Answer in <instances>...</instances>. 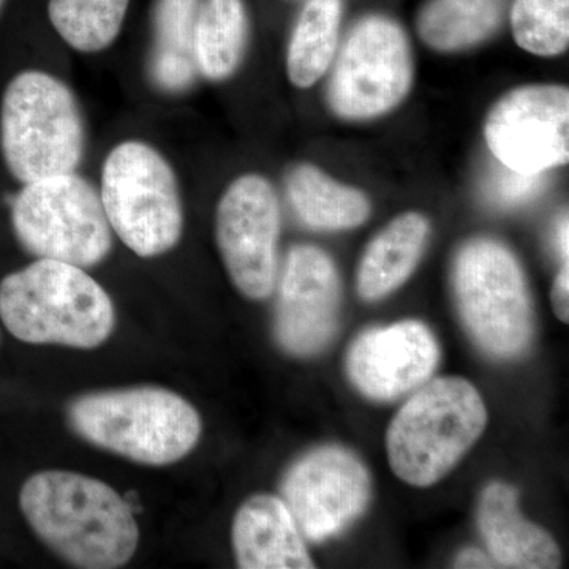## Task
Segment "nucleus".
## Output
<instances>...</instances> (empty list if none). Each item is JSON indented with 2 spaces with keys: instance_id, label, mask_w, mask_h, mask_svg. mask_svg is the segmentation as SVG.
<instances>
[{
  "instance_id": "0eeeda50",
  "label": "nucleus",
  "mask_w": 569,
  "mask_h": 569,
  "mask_svg": "<svg viewBox=\"0 0 569 569\" xmlns=\"http://www.w3.org/2000/svg\"><path fill=\"white\" fill-rule=\"evenodd\" d=\"M100 198L111 230L138 257H160L181 241L178 179L152 146L141 141L116 146L103 164Z\"/></svg>"
},
{
  "instance_id": "f3484780",
  "label": "nucleus",
  "mask_w": 569,
  "mask_h": 569,
  "mask_svg": "<svg viewBox=\"0 0 569 569\" xmlns=\"http://www.w3.org/2000/svg\"><path fill=\"white\" fill-rule=\"evenodd\" d=\"M429 222L422 213L396 217L367 246L358 268V293L365 301H378L410 279L425 253Z\"/></svg>"
},
{
  "instance_id": "b1692460",
  "label": "nucleus",
  "mask_w": 569,
  "mask_h": 569,
  "mask_svg": "<svg viewBox=\"0 0 569 569\" xmlns=\"http://www.w3.org/2000/svg\"><path fill=\"white\" fill-rule=\"evenodd\" d=\"M511 28L522 50L541 58L563 54L569 47V0H515Z\"/></svg>"
},
{
  "instance_id": "f257e3e1",
  "label": "nucleus",
  "mask_w": 569,
  "mask_h": 569,
  "mask_svg": "<svg viewBox=\"0 0 569 569\" xmlns=\"http://www.w3.org/2000/svg\"><path fill=\"white\" fill-rule=\"evenodd\" d=\"M20 505L37 537L73 567L121 568L137 552L140 529L133 509L100 479L40 471L22 486Z\"/></svg>"
},
{
  "instance_id": "7ed1b4c3",
  "label": "nucleus",
  "mask_w": 569,
  "mask_h": 569,
  "mask_svg": "<svg viewBox=\"0 0 569 569\" xmlns=\"http://www.w3.org/2000/svg\"><path fill=\"white\" fill-rule=\"evenodd\" d=\"M67 415L82 440L142 466H170L186 458L203 430L189 400L156 387L89 392L77 397Z\"/></svg>"
},
{
  "instance_id": "c85d7f7f",
  "label": "nucleus",
  "mask_w": 569,
  "mask_h": 569,
  "mask_svg": "<svg viewBox=\"0 0 569 569\" xmlns=\"http://www.w3.org/2000/svg\"><path fill=\"white\" fill-rule=\"evenodd\" d=\"M3 0H0V6H2Z\"/></svg>"
},
{
  "instance_id": "9b49d317",
  "label": "nucleus",
  "mask_w": 569,
  "mask_h": 569,
  "mask_svg": "<svg viewBox=\"0 0 569 569\" xmlns=\"http://www.w3.org/2000/svg\"><path fill=\"white\" fill-rule=\"evenodd\" d=\"M485 138L498 163L546 173L569 160V89L529 84L505 93L488 112Z\"/></svg>"
},
{
  "instance_id": "423d86ee",
  "label": "nucleus",
  "mask_w": 569,
  "mask_h": 569,
  "mask_svg": "<svg viewBox=\"0 0 569 569\" xmlns=\"http://www.w3.org/2000/svg\"><path fill=\"white\" fill-rule=\"evenodd\" d=\"M452 290L463 326L486 353L512 359L526 353L535 332L529 284L516 254L490 238L460 247Z\"/></svg>"
},
{
  "instance_id": "20e7f679",
  "label": "nucleus",
  "mask_w": 569,
  "mask_h": 569,
  "mask_svg": "<svg viewBox=\"0 0 569 569\" xmlns=\"http://www.w3.org/2000/svg\"><path fill=\"white\" fill-rule=\"evenodd\" d=\"M488 426L478 389L459 377L429 381L403 403L389 425V466L415 488L447 477Z\"/></svg>"
},
{
  "instance_id": "aec40b11",
  "label": "nucleus",
  "mask_w": 569,
  "mask_h": 569,
  "mask_svg": "<svg viewBox=\"0 0 569 569\" xmlns=\"http://www.w3.org/2000/svg\"><path fill=\"white\" fill-rule=\"evenodd\" d=\"M507 0H429L418 33L437 51H459L490 39L503 24Z\"/></svg>"
},
{
  "instance_id": "6e6552de",
  "label": "nucleus",
  "mask_w": 569,
  "mask_h": 569,
  "mask_svg": "<svg viewBox=\"0 0 569 569\" xmlns=\"http://www.w3.org/2000/svg\"><path fill=\"white\" fill-rule=\"evenodd\" d=\"M11 223L21 246L43 260L84 269L111 252L102 198L77 173L24 183L11 204Z\"/></svg>"
},
{
  "instance_id": "f8f14e48",
  "label": "nucleus",
  "mask_w": 569,
  "mask_h": 569,
  "mask_svg": "<svg viewBox=\"0 0 569 569\" xmlns=\"http://www.w3.org/2000/svg\"><path fill=\"white\" fill-rule=\"evenodd\" d=\"M280 493L302 537L320 542L342 533L365 515L372 481L353 452L325 447L287 471Z\"/></svg>"
},
{
  "instance_id": "bb28decb",
  "label": "nucleus",
  "mask_w": 569,
  "mask_h": 569,
  "mask_svg": "<svg viewBox=\"0 0 569 569\" xmlns=\"http://www.w3.org/2000/svg\"><path fill=\"white\" fill-rule=\"evenodd\" d=\"M455 568H497V563L492 557L482 552V550L470 548L460 550L455 560Z\"/></svg>"
},
{
  "instance_id": "a878e982",
  "label": "nucleus",
  "mask_w": 569,
  "mask_h": 569,
  "mask_svg": "<svg viewBox=\"0 0 569 569\" xmlns=\"http://www.w3.org/2000/svg\"><path fill=\"white\" fill-rule=\"evenodd\" d=\"M550 301H552L553 312L563 323L569 321V264L565 263L560 269L556 280H553L552 291H550Z\"/></svg>"
},
{
  "instance_id": "39448f33",
  "label": "nucleus",
  "mask_w": 569,
  "mask_h": 569,
  "mask_svg": "<svg viewBox=\"0 0 569 569\" xmlns=\"http://www.w3.org/2000/svg\"><path fill=\"white\" fill-rule=\"evenodd\" d=\"M0 149L22 183L74 173L84 152V126L70 89L44 71L17 74L0 104Z\"/></svg>"
},
{
  "instance_id": "412c9836",
  "label": "nucleus",
  "mask_w": 569,
  "mask_h": 569,
  "mask_svg": "<svg viewBox=\"0 0 569 569\" xmlns=\"http://www.w3.org/2000/svg\"><path fill=\"white\" fill-rule=\"evenodd\" d=\"M249 33L242 0H204L194 22L198 71L211 81H223L238 70Z\"/></svg>"
},
{
  "instance_id": "2eb2a0df",
  "label": "nucleus",
  "mask_w": 569,
  "mask_h": 569,
  "mask_svg": "<svg viewBox=\"0 0 569 569\" xmlns=\"http://www.w3.org/2000/svg\"><path fill=\"white\" fill-rule=\"evenodd\" d=\"M478 527L497 567L556 569L561 567L559 545L548 531L529 522L519 511L518 490L493 481L478 501Z\"/></svg>"
},
{
  "instance_id": "393cba45",
  "label": "nucleus",
  "mask_w": 569,
  "mask_h": 569,
  "mask_svg": "<svg viewBox=\"0 0 569 569\" xmlns=\"http://www.w3.org/2000/svg\"><path fill=\"white\" fill-rule=\"evenodd\" d=\"M545 186V173H520L498 163L486 183V194L490 203L512 208L529 203L542 192Z\"/></svg>"
},
{
  "instance_id": "4468645a",
  "label": "nucleus",
  "mask_w": 569,
  "mask_h": 569,
  "mask_svg": "<svg viewBox=\"0 0 569 569\" xmlns=\"http://www.w3.org/2000/svg\"><path fill=\"white\" fill-rule=\"evenodd\" d=\"M438 359L440 348L430 329L407 320L362 332L348 350L347 372L369 399L392 400L429 380Z\"/></svg>"
},
{
  "instance_id": "cd10ccee",
  "label": "nucleus",
  "mask_w": 569,
  "mask_h": 569,
  "mask_svg": "<svg viewBox=\"0 0 569 569\" xmlns=\"http://www.w3.org/2000/svg\"><path fill=\"white\" fill-rule=\"evenodd\" d=\"M569 223H568V216L565 213L563 219H561V222L559 224V233H557V242H559V249L561 257L565 258V261H568V254H569Z\"/></svg>"
},
{
  "instance_id": "4be33fe9",
  "label": "nucleus",
  "mask_w": 569,
  "mask_h": 569,
  "mask_svg": "<svg viewBox=\"0 0 569 569\" xmlns=\"http://www.w3.org/2000/svg\"><path fill=\"white\" fill-rule=\"evenodd\" d=\"M342 0H307L288 44V78L296 88L316 84L335 61Z\"/></svg>"
},
{
  "instance_id": "ddd939ff",
  "label": "nucleus",
  "mask_w": 569,
  "mask_h": 569,
  "mask_svg": "<svg viewBox=\"0 0 569 569\" xmlns=\"http://www.w3.org/2000/svg\"><path fill=\"white\" fill-rule=\"evenodd\" d=\"M274 337L288 355L309 358L328 347L339 325L340 279L316 246H296L277 277Z\"/></svg>"
},
{
  "instance_id": "dca6fc26",
  "label": "nucleus",
  "mask_w": 569,
  "mask_h": 569,
  "mask_svg": "<svg viewBox=\"0 0 569 569\" xmlns=\"http://www.w3.org/2000/svg\"><path fill=\"white\" fill-rule=\"evenodd\" d=\"M231 541L242 569H313L312 559L282 498L258 493L236 511Z\"/></svg>"
},
{
  "instance_id": "6ab92c4d",
  "label": "nucleus",
  "mask_w": 569,
  "mask_h": 569,
  "mask_svg": "<svg viewBox=\"0 0 569 569\" xmlns=\"http://www.w3.org/2000/svg\"><path fill=\"white\" fill-rule=\"evenodd\" d=\"M200 3V0H157L151 73L164 91H183L197 77L194 22Z\"/></svg>"
},
{
  "instance_id": "f03ea898",
  "label": "nucleus",
  "mask_w": 569,
  "mask_h": 569,
  "mask_svg": "<svg viewBox=\"0 0 569 569\" xmlns=\"http://www.w3.org/2000/svg\"><path fill=\"white\" fill-rule=\"evenodd\" d=\"M0 318L21 342L81 350L102 346L116 325L102 284L78 266L43 258L0 282Z\"/></svg>"
},
{
  "instance_id": "1a4fd4ad",
  "label": "nucleus",
  "mask_w": 569,
  "mask_h": 569,
  "mask_svg": "<svg viewBox=\"0 0 569 569\" xmlns=\"http://www.w3.org/2000/svg\"><path fill=\"white\" fill-rule=\"evenodd\" d=\"M413 84V58L402 26L381 14L358 21L347 37L329 81L332 111L366 121L395 110Z\"/></svg>"
},
{
  "instance_id": "a211bd4d",
  "label": "nucleus",
  "mask_w": 569,
  "mask_h": 569,
  "mask_svg": "<svg viewBox=\"0 0 569 569\" xmlns=\"http://www.w3.org/2000/svg\"><path fill=\"white\" fill-rule=\"evenodd\" d=\"M291 208L313 230L359 227L369 219L370 201L361 190L335 181L313 164H298L287 176Z\"/></svg>"
},
{
  "instance_id": "5701e85b",
  "label": "nucleus",
  "mask_w": 569,
  "mask_h": 569,
  "mask_svg": "<svg viewBox=\"0 0 569 569\" xmlns=\"http://www.w3.org/2000/svg\"><path fill=\"white\" fill-rule=\"evenodd\" d=\"M130 0H50L56 32L73 50L100 52L118 39Z\"/></svg>"
},
{
  "instance_id": "9d476101",
  "label": "nucleus",
  "mask_w": 569,
  "mask_h": 569,
  "mask_svg": "<svg viewBox=\"0 0 569 569\" xmlns=\"http://www.w3.org/2000/svg\"><path fill=\"white\" fill-rule=\"evenodd\" d=\"M279 236V198L268 179L246 174L231 182L217 208V246L231 282L252 301L274 293Z\"/></svg>"
}]
</instances>
